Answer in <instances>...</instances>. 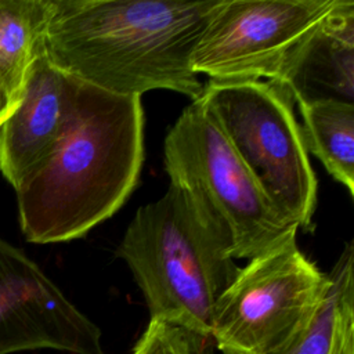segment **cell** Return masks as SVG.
Instances as JSON below:
<instances>
[{
  "label": "cell",
  "mask_w": 354,
  "mask_h": 354,
  "mask_svg": "<svg viewBox=\"0 0 354 354\" xmlns=\"http://www.w3.org/2000/svg\"><path fill=\"white\" fill-rule=\"evenodd\" d=\"M217 0H50L44 55L64 73L118 95L203 84L191 55Z\"/></svg>",
  "instance_id": "cell-1"
},
{
  "label": "cell",
  "mask_w": 354,
  "mask_h": 354,
  "mask_svg": "<svg viewBox=\"0 0 354 354\" xmlns=\"http://www.w3.org/2000/svg\"><path fill=\"white\" fill-rule=\"evenodd\" d=\"M142 162L141 97L79 80L64 136L15 188L24 236L33 243H58L87 235L124 205Z\"/></svg>",
  "instance_id": "cell-2"
},
{
  "label": "cell",
  "mask_w": 354,
  "mask_h": 354,
  "mask_svg": "<svg viewBox=\"0 0 354 354\" xmlns=\"http://www.w3.org/2000/svg\"><path fill=\"white\" fill-rule=\"evenodd\" d=\"M116 256L130 268L149 319L206 339L216 304L241 270L220 227L171 183L158 201L138 207Z\"/></svg>",
  "instance_id": "cell-3"
},
{
  "label": "cell",
  "mask_w": 354,
  "mask_h": 354,
  "mask_svg": "<svg viewBox=\"0 0 354 354\" xmlns=\"http://www.w3.org/2000/svg\"><path fill=\"white\" fill-rule=\"evenodd\" d=\"M163 159L170 183L224 232L234 260H252L296 236L297 221L270 199L198 100L169 129Z\"/></svg>",
  "instance_id": "cell-4"
},
{
  "label": "cell",
  "mask_w": 354,
  "mask_h": 354,
  "mask_svg": "<svg viewBox=\"0 0 354 354\" xmlns=\"http://www.w3.org/2000/svg\"><path fill=\"white\" fill-rule=\"evenodd\" d=\"M198 101L270 199L307 230L317 203V178L288 90L270 80H209Z\"/></svg>",
  "instance_id": "cell-5"
},
{
  "label": "cell",
  "mask_w": 354,
  "mask_h": 354,
  "mask_svg": "<svg viewBox=\"0 0 354 354\" xmlns=\"http://www.w3.org/2000/svg\"><path fill=\"white\" fill-rule=\"evenodd\" d=\"M329 283L289 238L239 270L216 304L209 339L224 354H270L304 325Z\"/></svg>",
  "instance_id": "cell-6"
},
{
  "label": "cell",
  "mask_w": 354,
  "mask_h": 354,
  "mask_svg": "<svg viewBox=\"0 0 354 354\" xmlns=\"http://www.w3.org/2000/svg\"><path fill=\"white\" fill-rule=\"evenodd\" d=\"M336 0H217L191 68L212 82H279Z\"/></svg>",
  "instance_id": "cell-7"
},
{
  "label": "cell",
  "mask_w": 354,
  "mask_h": 354,
  "mask_svg": "<svg viewBox=\"0 0 354 354\" xmlns=\"http://www.w3.org/2000/svg\"><path fill=\"white\" fill-rule=\"evenodd\" d=\"M105 354L100 328L19 248L0 238V354Z\"/></svg>",
  "instance_id": "cell-8"
},
{
  "label": "cell",
  "mask_w": 354,
  "mask_h": 354,
  "mask_svg": "<svg viewBox=\"0 0 354 354\" xmlns=\"http://www.w3.org/2000/svg\"><path fill=\"white\" fill-rule=\"evenodd\" d=\"M79 80L40 54L19 101L0 126V173L15 189L59 142L72 116Z\"/></svg>",
  "instance_id": "cell-9"
},
{
  "label": "cell",
  "mask_w": 354,
  "mask_h": 354,
  "mask_svg": "<svg viewBox=\"0 0 354 354\" xmlns=\"http://www.w3.org/2000/svg\"><path fill=\"white\" fill-rule=\"evenodd\" d=\"M282 84L299 104H354V1L336 0L292 58Z\"/></svg>",
  "instance_id": "cell-10"
},
{
  "label": "cell",
  "mask_w": 354,
  "mask_h": 354,
  "mask_svg": "<svg viewBox=\"0 0 354 354\" xmlns=\"http://www.w3.org/2000/svg\"><path fill=\"white\" fill-rule=\"evenodd\" d=\"M48 14L50 0H0V87L14 105L44 53Z\"/></svg>",
  "instance_id": "cell-11"
},
{
  "label": "cell",
  "mask_w": 354,
  "mask_h": 354,
  "mask_svg": "<svg viewBox=\"0 0 354 354\" xmlns=\"http://www.w3.org/2000/svg\"><path fill=\"white\" fill-rule=\"evenodd\" d=\"M301 137L307 152L354 195V104L318 100L299 104Z\"/></svg>",
  "instance_id": "cell-12"
},
{
  "label": "cell",
  "mask_w": 354,
  "mask_h": 354,
  "mask_svg": "<svg viewBox=\"0 0 354 354\" xmlns=\"http://www.w3.org/2000/svg\"><path fill=\"white\" fill-rule=\"evenodd\" d=\"M354 248L347 243L329 272V288L304 325L270 354H329L343 303L354 295Z\"/></svg>",
  "instance_id": "cell-13"
},
{
  "label": "cell",
  "mask_w": 354,
  "mask_h": 354,
  "mask_svg": "<svg viewBox=\"0 0 354 354\" xmlns=\"http://www.w3.org/2000/svg\"><path fill=\"white\" fill-rule=\"evenodd\" d=\"M207 342L210 339L184 328L149 319L131 354H206L205 346Z\"/></svg>",
  "instance_id": "cell-14"
},
{
  "label": "cell",
  "mask_w": 354,
  "mask_h": 354,
  "mask_svg": "<svg viewBox=\"0 0 354 354\" xmlns=\"http://www.w3.org/2000/svg\"><path fill=\"white\" fill-rule=\"evenodd\" d=\"M329 354H354V295L342 306Z\"/></svg>",
  "instance_id": "cell-15"
},
{
  "label": "cell",
  "mask_w": 354,
  "mask_h": 354,
  "mask_svg": "<svg viewBox=\"0 0 354 354\" xmlns=\"http://www.w3.org/2000/svg\"><path fill=\"white\" fill-rule=\"evenodd\" d=\"M14 108H15V105L10 101L7 94L0 87V126L8 118V115L12 112Z\"/></svg>",
  "instance_id": "cell-16"
}]
</instances>
